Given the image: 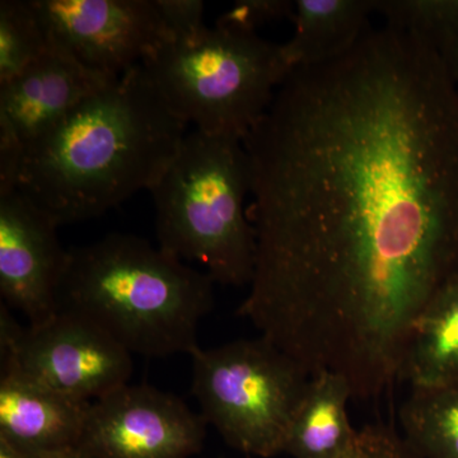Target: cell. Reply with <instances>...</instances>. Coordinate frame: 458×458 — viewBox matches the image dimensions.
Segmentation results:
<instances>
[{
    "instance_id": "6da1fadb",
    "label": "cell",
    "mask_w": 458,
    "mask_h": 458,
    "mask_svg": "<svg viewBox=\"0 0 458 458\" xmlns=\"http://www.w3.org/2000/svg\"><path fill=\"white\" fill-rule=\"evenodd\" d=\"M243 146L256 258L238 315L310 376L381 396L458 271L457 84L418 33L370 29L293 69Z\"/></svg>"
},
{
    "instance_id": "7a4b0ae2",
    "label": "cell",
    "mask_w": 458,
    "mask_h": 458,
    "mask_svg": "<svg viewBox=\"0 0 458 458\" xmlns=\"http://www.w3.org/2000/svg\"><path fill=\"white\" fill-rule=\"evenodd\" d=\"M186 134L140 65L26 148L17 189L59 225L98 218L149 191Z\"/></svg>"
},
{
    "instance_id": "3957f363",
    "label": "cell",
    "mask_w": 458,
    "mask_h": 458,
    "mask_svg": "<svg viewBox=\"0 0 458 458\" xmlns=\"http://www.w3.org/2000/svg\"><path fill=\"white\" fill-rule=\"evenodd\" d=\"M214 280L134 234L111 233L68 251L59 310L102 328L131 354L165 358L199 348Z\"/></svg>"
},
{
    "instance_id": "277c9868",
    "label": "cell",
    "mask_w": 458,
    "mask_h": 458,
    "mask_svg": "<svg viewBox=\"0 0 458 458\" xmlns=\"http://www.w3.org/2000/svg\"><path fill=\"white\" fill-rule=\"evenodd\" d=\"M149 192L162 250L203 265L214 283L250 285L256 241L246 208L251 174L242 140L188 131Z\"/></svg>"
},
{
    "instance_id": "5b68a950",
    "label": "cell",
    "mask_w": 458,
    "mask_h": 458,
    "mask_svg": "<svg viewBox=\"0 0 458 458\" xmlns=\"http://www.w3.org/2000/svg\"><path fill=\"white\" fill-rule=\"evenodd\" d=\"M141 66L181 122L242 141L292 72L282 44L219 25L165 42Z\"/></svg>"
},
{
    "instance_id": "8992f818",
    "label": "cell",
    "mask_w": 458,
    "mask_h": 458,
    "mask_svg": "<svg viewBox=\"0 0 458 458\" xmlns=\"http://www.w3.org/2000/svg\"><path fill=\"white\" fill-rule=\"evenodd\" d=\"M190 357L192 394L207 423L243 454H284L312 376L264 336L199 346Z\"/></svg>"
},
{
    "instance_id": "52a82bcc",
    "label": "cell",
    "mask_w": 458,
    "mask_h": 458,
    "mask_svg": "<svg viewBox=\"0 0 458 458\" xmlns=\"http://www.w3.org/2000/svg\"><path fill=\"white\" fill-rule=\"evenodd\" d=\"M0 358L72 399L93 403L129 384L131 354L77 313L22 327L0 304Z\"/></svg>"
},
{
    "instance_id": "ba28073f",
    "label": "cell",
    "mask_w": 458,
    "mask_h": 458,
    "mask_svg": "<svg viewBox=\"0 0 458 458\" xmlns=\"http://www.w3.org/2000/svg\"><path fill=\"white\" fill-rule=\"evenodd\" d=\"M51 44L117 78L170 42L156 0H31Z\"/></svg>"
},
{
    "instance_id": "9c48e42d",
    "label": "cell",
    "mask_w": 458,
    "mask_h": 458,
    "mask_svg": "<svg viewBox=\"0 0 458 458\" xmlns=\"http://www.w3.org/2000/svg\"><path fill=\"white\" fill-rule=\"evenodd\" d=\"M207 420L185 401L149 385H123L90 403L81 454L89 458H191Z\"/></svg>"
},
{
    "instance_id": "30bf717a",
    "label": "cell",
    "mask_w": 458,
    "mask_h": 458,
    "mask_svg": "<svg viewBox=\"0 0 458 458\" xmlns=\"http://www.w3.org/2000/svg\"><path fill=\"white\" fill-rule=\"evenodd\" d=\"M60 225L20 190L0 195V295L38 325L59 310L57 295L68 261Z\"/></svg>"
},
{
    "instance_id": "8fae6325",
    "label": "cell",
    "mask_w": 458,
    "mask_h": 458,
    "mask_svg": "<svg viewBox=\"0 0 458 458\" xmlns=\"http://www.w3.org/2000/svg\"><path fill=\"white\" fill-rule=\"evenodd\" d=\"M89 405L2 364L0 439L30 458H62L80 451Z\"/></svg>"
},
{
    "instance_id": "7c38bea8",
    "label": "cell",
    "mask_w": 458,
    "mask_h": 458,
    "mask_svg": "<svg viewBox=\"0 0 458 458\" xmlns=\"http://www.w3.org/2000/svg\"><path fill=\"white\" fill-rule=\"evenodd\" d=\"M114 80L89 71L50 42L40 59L0 84V123L13 131L26 152L32 141Z\"/></svg>"
},
{
    "instance_id": "4fadbf2b",
    "label": "cell",
    "mask_w": 458,
    "mask_h": 458,
    "mask_svg": "<svg viewBox=\"0 0 458 458\" xmlns=\"http://www.w3.org/2000/svg\"><path fill=\"white\" fill-rule=\"evenodd\" d=\"M376 0H294L293 36L282 44L292 71L327 63L369 31Z\"/></svg>"
},
{
    "instance_id": "5bb4252c",
    "label": "cell",
    "mask_w": 458,
    "mask_h": 458,
    "mask_svg": "<svg viewBox=\"0 0 458 458\" xmlns=\"http://www.w3.org/2000/svg\"><path fill=\"white\" fill-rule=\"evenodd\" d=\"M352 399L351 385L343 376L330 370L312 376L292 421L284 454L331 458L352 448L358 438L348 415Z\"/></svg>"
},
{
    "instance_id": "9a60e30c",
    "label": "cell",
    "mask_w": 458,
    "mask_h": 458,
    "mask_svg": "<svg viewBox=\"0 0 458 458\" xmlns=\"http://www.w3.org/2000/svg\"><path fill=\"white\" fill-rule=\"evenodd\" d=\"M458 379V271L441 286L421 313L400 381L430 387Z\"/></svg>"
},
{
    "instance_id": "2e32d148",
    "label": "cell",
    "mask_w": 458,
    "mask_h": 458,
    "mask_svg": "<svg viewBox=\"0 0 458 458\" xmlns=\"http://www.w3.org/2000/svg\"><path fill=\"white\" fill-rule=\"evenodd\" d=\"M403 437L421 458H458V379L411 387L401 405Z\"/></svg>"
},
{
    "instance_id": "e0dca14e",
    "label": "cell",
    "mask_w": 458,
    "mask_h": 458,
    "mask_svg": "<svg viewBox=\"0 0 458 458\" xmlns=\"http://www.w3.org/2000/svg\"><path fill=\"white\" fill-rule=\"evenodd\" d=\"M377 13L386 25L426 38L458 86V0H378Z\"/></svg>"
},
{
    "instance_id": "ac0fdd59",
    "label": "cell",
    "mask_w": 458,
    "mask_h": 458,
    "mask_svg": "<svg viewBox=\"0 0 458 458\" xmlns=\"http://www.w3.org/2000/svg\"><path fill=\"white\" fill-rule=\"evenodd\" d=\"M50 41L31 0L0 2V84L40 59Z\"/></svg>"
},
{
    "instance_id": "d6986e66",
    "label": "cell",
    "mask_w": 458,
    "mask_h": 458,
    "mask_svg": "<svg viewBox=\"0 0 458 458\" xmlns=\"http://www.w3.org/2000/svg\"><path fill=\"white\" fill-rule=\"evenodd\" d=\"M294 0H240L216 20V25L258 32L259 27L292 20Z\"/></svg>"
},
{
    "instance_id": "ffe728a7",
    "label": "cell",
    "mask_w": 458,
    "mask_h": 458,
    "mask_svg": "<svg viewBox=\"0 0 458 458\" xmlns=\"http://www.w3.org/2000/svg\"><path fill=\"white\" fill-rule=\"evenodd\" d=\"M357 458H421L401 433L384 423L358 430Z\"/></svg>"
},
{
    "instance_id": "44dd1931",
    "label": "cell",
    "mask_w": 458,
    "mask_h": 458,
    "mask_svg": "<svg viewBox=\"0 0 458 458\" xmlns=\"http://www.w3.org/2000/svg\"><path fill=\"white\" fill-rule=\"evenodd\" d=\"M171 41L186 40L207 29L201 0H156Z\"/></svg>"
},
{
    "instance_id": "7402d4cb",
    "label": "cell",
    "mask_w": 458,
    "mask_h": 458,
    "mask_svg": "<svg viewBox=\"0 0 458 458\" xmlns=\"http://www.w3.org/2000/svg\"><path fill=\"white\" fill-rule=\"evenodd\" d=\"M0 458H30L22 451L12 445L11 443L0 439Z\"/></svg>"
},
{
    "instance_id": "603a6c76",
    "label": "cell",
    "mask_w": 458,
    "mask_h": 458,
    "mask_svg": "<svg viewBox=\"0 0 458 458\" xmlns=\"http://www.w3.org/2000/svg\"><path fill=\"white\" fill-rule=\"evenodd\" d=\"M331 458H357V442H355V445H352V448H349L348 451L343 452V454H337V456Z\"/></svg>"
},
{
    "instance_id": "cb8c5ba5",
    "label": "cell",
    "mask_w": 458,
    "mask_h": 458,
    "mask_svg": "<svg viewBox=\"0 0 458 458\" xmlns=\"http://www.w3.org/2000/svg\"><path fill=\"white\" fill-rule=\"evenodd\" d=\"M62 458H89L86 456V454H81V452H74V454H68V456H64Z\"/></svg>"
}]
</instances>
